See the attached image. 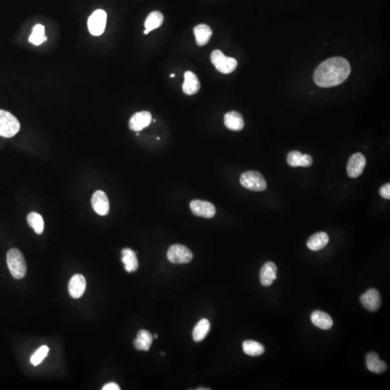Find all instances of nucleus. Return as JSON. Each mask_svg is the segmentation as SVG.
Instances as JSON below:
<instances>
[{
    "instance_id": "f3484780",
    "label": "nucleus",
    "mask_w": 390,
    "mask_h": 390,
    "mask_svg": "<svg viewBox=\"0 0 390 390\" xmlns=\"http://www.w3.org/2000/svg\"><path fill=\"white\" fill-rule=\"evenodd\" d=\"M312 323L322 330H330L333 325V319L322 311H315L311 315Z\"/></svg>"
},
{
    "instance_id": "f03ea898",
    "label": "nucleus",
    "mask_w": 390,
    "mask_h": 390,
    "mask_svg": "<svg viewBox=\"0 0 390 390\" xmlns=\"http://www.w3.org/2000/svg\"><path fill=\"white\" fill-rule=\"evenodd\" d=\"M7 262L13 277L20 280L26 275L27 265L21 251L18 249H11L7 254Z\"/></svg>"
},
{
    "instance_id": "39448f33",
    "label": "nucleus",
    "mask_w": 390,
    "mask_h": 390,
    "mask_svg": "<svg viewBox=\"0 0 390 390\" xmlns=\"http://www.w3.org/2000/svg\"><path fill=\"white\" fill-rule=\"evenodd\" d=\"M211 62L216 68L223 74H230L237 67V61L232 57H228L221 51L214 50L211 54Z\"/></svg>"
},
{
    "instance_id": "6e6552de",
    "label": "nucleus",
    "mask_w": 390,
    "mask_h": 390,
    "mask_svg": "<svg viewBox=\"0 0 390 390\" xmlns=\"http://www.w3.org/2000/svg\"><path fill=\"white\" fill-rule=\"evenodd\" d=\"M366 164L364 155L361 153L352 155L347 164V173L350 178H357L361 176Z\"/></svg>"
},
{
    "instance_id": "f257e3e1",
    "label": "nucleus",
    "mask_w": 390,
    "mask_h": 390,
    "mask_svg": "<svg viewBox=\"0 0 390 390\" xmlns=\"http://www.w3.org/2000/svg\"><path fill=\"white\" fill-rule=\"evenodd\" d=\"M351 71L348 61L343 57L330 58L318 66L314 80L318 86L330 87L343 83Z\"/></svg>"
},
{
    "instance_id": "2f4dec72",
    "label": "nucleus",
    "mask_w": 390,
    "mask_h": 390,
    "mask_svg": "<svg viewBox=\"0 0 390 390\" xmlns=\"http://www.w3.org/2000/svg\"><path fill=\"white\" fill-rule=\"evenodd\" d=\"M103 390H120V387L118 384H116L115 382L109 383V384H106L104 386Z\"/></svg>"
},
{
    "instance_id": "ddd939ff",
    "label": "nucleus",
    "mask_w": 390,
    "mask_h": 390,
    "mask_svg": "<svg viewBox=\"0 0 390 390\" xmlns=\"http://www.w3.org/2000/svg\"><path fill=\"white\" fill-rule=\"evenodd\" d=\"M86 287V280L82 275L72 276L69 282V294L73 299H79L83 295Z\"/></svg>"
},
{
    "instance_id": "dca6fc26",
    "label": "nucleus",
    "mask_w": 390,
    "mask_h": 390,
    "mask_svg": "<svg viewBox=\"0 0 390 390\" xmlns=\"http://www.w3.org/2000/svg\"><path fill=\"white\" fill-rule=\"evenodd\" d=\"M224 124L230 130L241 131L244 127V120L239 112H230L225 115Z\"/></svg>"
},
{
    "instance_id": "a878e982",
    "label": "nucleus",
    "mask_w": 390,
    "mask_h": 390,
    "mask_svg": "<svg viewBox=\"0 0 390 390\" xmlns=\"http://www.w3.org/2000/svg\"><path fill=\"white\" fill-rule=\"evenodd\" d=\"M27 221L28 224L34 230L36 234L40 235L44 232V221L40 214L35 212L30 213Z\"/></svg>"
},
{
    "instance_id": "a211bd4d",
    "label": "nucleus",
    "mask_w": 390,
    "mask_h": 390,
    "mask_svg": "<svg viewBox=\"0 0 390 390\" xmlns=\"http://www.w3.org/2000/svg\"><path fill=\"white\" fill-rule=\"evenodd\" d=\"M366 362L368 369L371 372L383 373L387 369L386 363L384 361H380L377 353L374 352L368 353L366 356Z\"/></svg>"
},
{
    "instance_id": "473e14b6",
    "label": "nucleus",
    "mask_w": 390,
    "mask_h": 390,
    "mask_svg": "<svg viewBox=\"0 0 390 390\" xmlns=\"http://www.w3.org/2000/svg\"><path fill=\"white\" fill-rule=\"evenodd\" d=\"M149 34V31H147V30H145V31H144V34L147 35Z\"/></svg>"
},
{
    "instance_id": "b1692460",
    "label": "nucleus",
    "mask_w": 390,
    "mask_h": 390,
    "mask_svg": "<svg viewBox=\"0 0 390 390\" xmlns=\"http://www.w3.org/2000/svg\"><path fill=\"white\" fill-rule=\"evenodd\" d=\"M163 14L159 11H153L150 13L145 20V30L150 31H153V30L158 29L161 27L162 24L163 23Z\"/></svg>"
},
{
    "instance_id": "c756f323",
    "label": "nucleus",
    "mask_w": 390,
    "mask_h": 390,
    "mask_svg": "<svg viewBox=\"0 0 390 390\" xmlns=\"http://www.w3.org/2000/svg\"><path fill=\"white\" fill-rule=\"evenodd\" d=\"M379 194L381 198L386 200L390 199V184L389 183L383 185L379 189Z\"/></svg>"
},
{
    "instance_id": "bb28decb",
    "label": "nucleus",
    "mask_w": 390,
    "mask_h": 390,
    "mask_svg": "<svg viewBox=\"0 0 390 390\" xmlns=\"http://www.w3.org/2000/svg\"><path fill=\"white\" fill-rule=\"evenodd\" d=\"M45 28L42 25L38 24L33 29L32 34L29 38V41L34 45H41L43 42L47 40V38L45 36Z\"/></svg>"
},
{
    "instance_id": "7c9ffc66",
    "label": "nucleus",
    "mask_w": 390,
    "mask_h": 390,
    "mask_svg": "<svg viewBox=\"0 0 390 390\" xmlns=\"http://www.w3.org/2000/svg\"><path fill=\"white\" fill-rule=\"evenodd\" d=\"M313 163V158L308 154L302 155V162H301V166L310 167Z\"/></svg>"
},
{
    "instance_id": "0eeeda50",
    "label": "nucleus",
    "mask_w": 390,
    "mask_h": 390,
    "mask_svg": "<svg viewBox=\"0 0 390 390\" xmlns=\"http://www.w3.org/2000/svg\"><path fill=\"white\" fill-rule=\"evenodd\" d=\"M107 15L103 10H98L88 19L87 26L92 36H99L103 34L107 24Z\"/></svg>"
},
{
    "instance_id": "c85d7f7f",
    "label": "nucleus",
    "mask_w": 390,
    "mask_h": 390,
    "mask_svg": "<svg viewBox=\"0 0 390 390\" xmlns=\"http://www.w3.org/2000/svg\"><path fill=\"white\" fill-rule=\"evenodd\" d=\"M302 153L299 151H291L287 156V162L289 166L291 167L301 166L302 158Z\"/></svg>"
},
{
    "instance_id": "7ed1b4c3",
    "label": "nucleus",
    "mask_w": 390,
    "mask_h": 390,
    "mask_svg": "<svg viewBox=\"0 0 390 390\" xmlns=\"http://www.w3.org/2000/svg\"><path fill=\"white\" fill-rule=\"evenodd\" d=\"M21 129V124L14 115L7 111L0 109V136L11 138L14 137Z\"/></svg>"
},
{
    "instance_id": "412c9836",
    "label": "nucleus",
    "mask_w": 390,
    "mask_h": 390,
    "mask_svg": "<svg viewBox=\"0 0 390 390\" xmlns=\"http://www.w3.org/2000/svg\"><path fill=\"white\" fill-rule=\"evenodd\" d=\"M330 238L325 232H318L311 236L307 245L312 251H319L325 248L328 244Z\"/></svg>"
},
{
    "instance_id": "9b49d317",
    "label": "nucleus",
    "mask_w": 390,
    "mask_h": 390,
    "mask_svg": "<svg viewBox=\"0 0 390 390\" xmlns=\"http://www.w3.org/2000/svg\"><path fill=\"white\" fill-rule=\"evenodd\" d=\"M91 204L94 211L100 216H104L109 214V201L108 197L104 191L98 190L92 195Z\"/></svg>"
},
{
    "instance_id": "72a5a7b5",
    "label": "nucleus",
    "mask_w": 390,
    "mask_h": 390,
    "mask_svg": "<svg viewBox=\"0 0 390 390\" xmlns=\"http://www.w3.org/2000/svg\"><path fill=\"white\" fill-rule=\"evenodd\" d=\"M158 335H157V334H155L154 336H153V338H154V339H158Z\"/></svg>"
},
{
    "instance_id": "f8f14e48",
    "label": "nucleus",
    "mask_w": 390,
    "mask_h": 390,
    "mask_svg": "<svg viewBox=\"0 0 390 390\" xmlns=\"http://www.w3.org/2000/svg\"><path fill=\"white\" fill-rule=\"evenodd\" d=\"M152 121V115L149 112H141L135 114L129 122L130 130L140 132L150 125Z\"/></svg>"
},
{
    "instance_id": "1a4fd4ad",
    "label": "nucleus",
    "mask_w": 390,
    "mask_h": 390,
    "mask_svg": "<svg viewBox=\"0 0 390 390\" xmlns=\"http://www.w3.org/2000/svg\"><path fill=\"white\" fill-rule=\"evenodd\" d=\"M190 209L195 216L204 218H213L216 213V209L209 202L194 200L190 203Z\"/></svg>"
},
{
    "instance_id": "9d476101",
    "label": "nucleus",
    "mask_w": 390,
    "mask_h": 390,
    "mask_svg": "<svg viewBox=\"0 0 390 390\" xmlns=\"http://www.w3.org/2000/svg\"><path fill=\"white\" fill-rule=\"evenodd\" d=\"M360 299L362 305L371 312L379 310L381 305V295L379 290L376 289H369L361 296Z\"/></svg>"
},
{
    "instance_id": "aec40b11",
    "label": "nucleus",
    "mask_w": 390,
    "mask_h": 390,
    "mask_svg": "<svg viewBox=\"0 0 390 390\" xmlns=\"http://www.w3.org/2000/svg\"><path fill=\"white\" fill-rule=\"evenodd\" d=\"M194 34L196 38L197 44L200 46H203L206 45L211 40L213 31L208 25L201 24L195 26Z\"/></svg>"
},
{
    "instance_id": "393cba45",
    "label": "nucleus",
    "mask_w": 390,
    "mask_h": 390,
    "mask_svg": "<svg viewBox=\"0 0 390 390\" xmlns=\"http://www.w3.org/2000/svg\"><path fill=\"white\" fill-rule=\"evenodd\" d=\"M243 350L248 356H259L264 353V347L254 340H246L242 344Z\"/></svg>"
},
{
    "instance_id": "5701e85b",
    "label": "nucleus",
    "mask_w": 390,
    "mask_h": 390,
    "mask_svg": "<svg viewBox=\"0 0 390 390\" xmlns=\"http://www.w3.org/2000/svg\"><path fill=\"white\" fill-rule=\"evenodd\" d=\"M211 330V323L207 319H202L201 321L197 324L193 330V340L195 342H201L206 338Z\"/></svg>"
},
{
    "instance_id": "2eb2a0df",
    "label": "nucleus",
    "mask_w": 390,
    "mask_h": 390,
    "mask_svg": "<svg viewBox=\"0 0 390 390\" xmlns=\"http://www.w3.org/2000/svg\"><path fill=\"white\" fill-rule=\"evenodd\" d=\"M201 85L198 76L191 71H186L184 74V81L183 83V92L186 95H194L199 92Z\"/></svg>"
},
{
    "instance_id": "423d86ee",
    "label": "nucleus",
    "mask_w": 390,
    "mask_h": 390,
    "mask_svg": "<svg viewBox=\"0 0 390 390\" xmlns=\"http://www.w3.org/2000/svg\"><path fill=\"white\" fill-rule=\"evenodd\" d=\"M167 257L173 264H186L191 262L193 254L185 246L174 244L168 249Z\"/></svg>"
},
{
    "instance_id": "20e7f679",
    "label": "nucleus",
    "mask_w": 390,
    "mask_h": 390,
    "mask_svg": "<svg viewBox=\"0 0 390 390\" xmlns=\"http://www.w3.org/2000/svg\"><path fill=\"white\" fill-rule=\"evenodd\" d=\"M240 183L246 189L254 191H262L267 188V181L262 173L249 171L241 174Z\"/></svg>"
},
{
    "instance_id": "4be33fe9",
    "label": "nucleus",
    "mask_w": 390,
    "mask_h": 390,
    "mask_svg": "<svg viewBox=\"0 0 390 390\" xmlns=\"http://www.w3.org/2000/svg\"><path fill=\"white\" fill-rule=\"evenodd\" d=\"M153 336L150 332L145 330H141L139 331L137 339L134 341L135 348L138 350L148 351L153 343Z\"/></svg>"
},
{
    "instance_id": "c9c22d12",
    "label": "nucleus",
    "mask_w": 390,
    "mask_h": 390,
    "mask_svg": "<svg viewBox=\"0 0 390 390\" xmlns=\"http://www.w3.org/2000/svg\"><path fill=\"white\" fill-rule=\"evenodd\" d=\"M161 355H162V356H164V355H165L164 353H163V352H162Z\"/></svg>"
},
{
    "instance_id": "4468645a",
    "label": "nucleus",
    "mask_w": 390,
    "mask_h": 390,
    "mask_svg": "<svg viewBox=\"0 0 390 390\" xmlns=\"http://www.w3.org/2000/svg\"><path fill=\"white\" fill-rule=\"evenodd\" d=\"M277 269L275 264L272 262H266L262 266L259 273L260 282L263 286H270L277 278Z\"/></svg>"
},
{
    "instance_id": "cd10ccee",
    "label": "nucleus",
    "mask_w": 390,
    "mask_h": 390,
    "mask_svg": "<svg viewBox=\"0 0 390 390\" xmlns=\"http://www.w3.org/2000/svg\"><path fill=\"white\" fill-rule=\"evenodd\" d=\"M49 348L46 345H43L40 347L31 358V362L34 366H36L40 364L41 362L44 361V358L47 356L49 353Z\"/></svg>"
},
{
    "instance_id": "f704fd0d",
    "label": "nucleus",
    "mask_w": 390,
    "mask_h": 390,
    "mask_svg": "<svg viewBox=\"0 0 390 390\" xmlns=\"http://www.w3.org/2000/svg\"><path fill=\"white\" fill-rule=\"evenodd\" d=\"M170 77H175V74H171V75H170Z\"/></svg>"
},
{
    "instance_id": "6ab92c4d",
    "label": "nucleus",
    "mask_w": 390,
    "mask_h": 390,
    "mask_svg": "<svg viewBox=\"0 0 390 390\" xmlns=\"http://www.w3.org/2000/svg\"><path fill=\"white\" fill-rule=\"evenodd\" d=\"M122 261L125 264V268L127 272H135L138 270L139 262L137 258L136 253L131 249H124L122 251Z\"/></svg>"
}]
</instances>
